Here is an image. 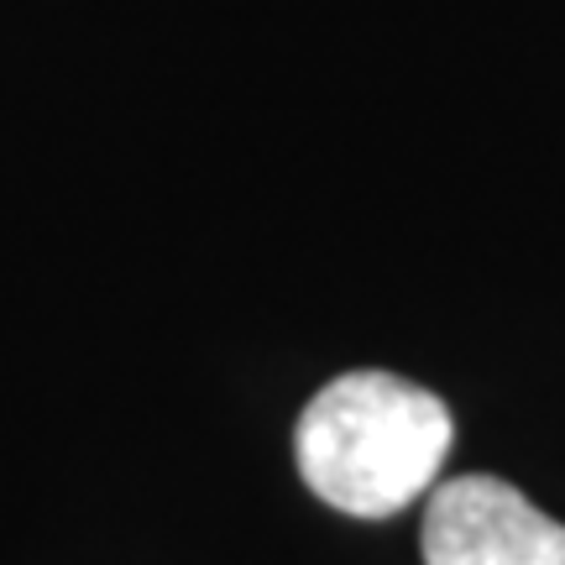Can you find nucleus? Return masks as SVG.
I'll return each instance as SVG.
<instances>
[{"instance_id":"obj_1","label":"nucleus","mask_w":565,"mask_h":565,"mask_svg":"<svg viewBox=\"0 0 565 565\" xmlns=\"http://www.w3.org/2000/svg\"><path fill=\"white\" fill-rule=\"evenodd\" d=\"M456 445L445 398L393 372H341L303 404L294 461L303 487L345 519H393L440 477Z\"/></svg>"},{"instance_id":"obj_2","label":"nucleus","mask_w":565,"mask_h":565,"mask_svg":"<svg viewBox=\"0 0 565 565\" xmlns=\"http://www.w3.org/2000/svg\"><path fill=\"white\" fill-rule=\"evenodd\" d=\"M424 565H565V524L503 477H456L429 492Z\"/></svg>"}]
</instances>
